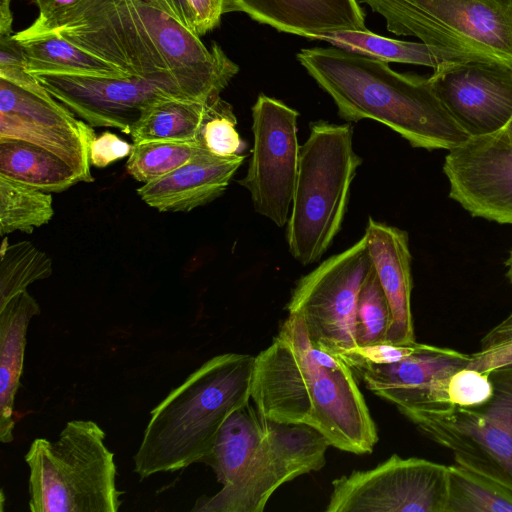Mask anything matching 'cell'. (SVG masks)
I'll list each match as a JSON object with an SVG mask.
<instances>
[{
    "label": "cell",
    "instance_id": "9a60e30c",
    "mask_svg": "<svg viewBox=\"0 0 512 512\" xmlns=\"http://www.w3.org/2000/svg\"><path fill=\"white\" fill-rule=\"evenodd\" d=\"M454 120L469 137L501 131L512 117V68L496 61L442 64L429 77Z\"/></svg>",
    "mask_w": 512,
    "mask_h": 512
},
{
    "label": "cell",
    "instance_id": "f35d334b",
    "mask_svg": "<svg viewBox=\"0 0 512 512\" xmlns=\"http://www.w3.org/2000/svg\"><path fill=\"white\" fill-rule=\"evenodd\" d=\"M11 0H0V36L13 35V16L10 7Z\"/></svg>",
    "mask_w": 512,
    "mask_h": 512
},
{
    "label": "cell",
    "instance_id": "7a4b0ae2",
    "mask_svg": "<svg viewBox=\"0 0 512 512\" xmlns=\"http://www.w3.org/2000/svg\"><path fill=\"white\" fill-rule=\"evenodd\" d=\"M297 60L348 122L371 119L414 148L451 151L470 137L436 95L429 77L332 46L302 49Z\"/></svg>",
    "mask_w": 512,
    "mask_h": 512
},
{
    "label": "cell",
    "instance_id": "f1b7e54d",
    "mask_svg": "<svg viewBox=\"0 0 512 512\" xmlns=\"http://www.w3.org/2000/svg\"><path fill=\"white\" fill-rule=\"evenodd\" d=\"M52 274V261L30 241L7 244L4 237L0 250V308L27 287Z\"/></svg>",
    "mask_w": 512,
    "mask_h": 512
},
{
    "label": "cell",
    "instance_id": "5b68a950",
    "mask_svg": "<svg viewBox=\"0 0 512 512\" xmlns=\"http://www.w3.org/2000/svg\"><path fill=\"white\" fill-rule=\"evenodd\" d=\"M351 124H310L300 146L286 239L301 264L319 261L341 229L351 183L362 159L353 149Z\"/></svg>",
    "mask_w": 512,
    "mask_h": 512
},
{
    "label": "cell",
    "instance_id": "52a82bcc",
    "mask_svg": "<svg viewBox=\"0 0 512 512\" xmlns=\"http://www.w3.org/2000/svg\"><path fill=\"white\" fill-rule=\"evenodd\" d=\"M398 36L512 68V0H363Z\"/></svg>",
    "mask_w": 512,
    "mask_h": 512
},
{
    "label": "cell",
    "instance_id": "7c38bea8",
    "mask_svg": "<svg viewBox=\"0 0 512 512\" xmlns=\"http://www.w3.org/2000/svg\"><path fill=\"white\" fill-rule=\"evenodd\" d=\"M299 113L282 101L259 94L252 107L254 144L245 187L257 213L278 227L288 222L298 173Z\"/></svg>",
    "mask_w": 512,
    "mask_h": 512
},
{
    "label": "cell",
    "instance_id": "ba28073f",
    "mask_svg": "<svg viewBox=\"0 0 512 512\" xmlns=\"http://www.w3.org/2000/svg\"><path fill=\"white\" fill-rule=\"evenodd\" d=\"M493 393L472 407L403 414L432 441L449 449L455 463L512 491V365L489 372Z\"/></svg>",
    "mask_w": 512,
    "mask_h": 512
},
{
    "label": "cell",
    "instance_id": "4dcf8cb0",
    "mask_svg": "<svg viewBox=\"0 0 512 512\" xmlns=\"http://www.w3.org/2000/svg\"><path fill=\"white\" fill-rule=\"evenodd\" d=\"M391 322V308L373 267L358 294L355 315L357 347L385 343Z\"/></svg>",
    "mask_w": 512,
    "mask_h": 512
},
{
    "label": "cell",
    "instance_id": "5bb4252c",
    "mask_svg": "<svg viewBox=\"0 0 512 512\" xmlns=\"http://www.w3.org/2000/svg\"><path fill=\"white\" fill-rule=\"evenodd\" d=\"M470 360V354L418 343L412 353L392 363L344 361L368 390L403 413L452 408L449 380L455 372L468 367Z\"/></svg>",
    "mask_w": 512,
    "mask_h": 512
},
{
    "label": "cell",
    "instance_id": "8d00e7d4",
    "mask_svg": "<svg viewBox=\"0 0 512 512\" xmlns=\"http://www.w3.org/2000/svg\"><path fill=\"white\" fill-rule=\"evenodd\" d=\"M195 16L196 32L205 35L220 23L223 0H187Z\"/></svg>",
    "mask_w": 512,
    "mask_h": 512
},
{
    "label": "cell",
    "instance_id": "ffe728a7",
    "mask_svg": "<svg viewBox=\"0 0 512 512\" xmlns=\"http://www.w3.org/2000/svg\"><path fill=\"white\" fill-rule=\"evenodd\" d=\"M373 267L391 308L392 322L386 342H415L411 311L413 287L408 233L369 217L365 233Z\"/></svg>",
    "mask_w": 512,
    "mask_h": 512
},
{
    "label": "cell",
    "instance_id": "1f68e13d",
    "mask_svg": "<svg viewBox=\"0 0 512 512\" xmlns=\"http://www.w3.org/2000/svg\"><path fill=\"white\" fill-rule=\"evenodd\" d=\"M232 106L220 96L210 100L200 131L199 142L210 153L221 157L243 154L244 142L236 129Z\"/></svg>",
    "mask_w": 512,
    "mask_h": 512
},
{
    "label": "cell",
    "instance_id": "d6986e66",
    "mask_svg": "<svg viewBox=\"0 0 512 512\" xmlns=\"http://www.w3.org/2000/svg\"><path fill=\"white\" fill-rule=\"evenodd\" d=\"M243 12L274 29L306 38L340 30H364L356 0H223V13Z\"/></svg>",
    "mask_w": 512,
    "mask_h": 512
},
{
    "label": "cell",
    "instance_id": "7402d4cb",
    "mask_svg": "<svg viewBox=\"0 0 512 512\" xmlns=\"http://www.w3.org/2000/svg\"><path fill=\"white\" fill-rule=\"evenodd\" d=\"M343 50L360 54L385 63L396 62L431 67L464 60H488L477 55L446 49L424 42L396 40L377 35L367 29L340 30L312 36Z\"/></svg>",
    "mask_w": 512,
    "mask_h": 512
},
{
    "label": "cell",
    "instance_id": "74e56055",
    "mask_svg": "<svg viewBox=\"0 0 512 512\" xmlns=\"http://www.w3.org/2000/svg\"><path fill=\"white\" fill-rule=\"evenodd\" d=\"M176 19L195 34L196 23L194 13L187 0H166ZM198 35V34H197Z\"/></svg>",
    "mask_w": 512,
    "mask_h": 512
},
{
    "label": "cell",
    "instance_id": "30bf717a",
    "mask_svg": "<svg viewBox=\"0 0 512 512\" xmlns=\"http://www.w3.org/2000/svg\"><path fill=\"white\" fill-rule=\"evenodd\" d=\"M331 446L316 428L265 418V435L241 476L213 496H201L194 512H261L273 493L298 476L321 470Z\"/></svg>",
    "mask_w": 512,
    "mask_h": 512
},
{
    "label": "cell",
    "instance_id": "3957f363",
    "mask_svg": "<svg viewBox=\"0 0 512 512\" xmlns=\"http://www.w3.org/2000/svg\"><path fill=\"white\" fill-rule=\"evenodd\" d=\"M51 33L130 76L190 99L170 70L192 58L199 38L176 19L166 0H82L41 37Z\"/></svg>",
    "mask_w": 512,
    "mask_h": 512
},
{
    "label": "cell",
    "instance_id": "d4e9b609",
    "mask_svg": "<svg viewBox=\"0 0 512 512\" xmlns=\"http://www.w3.org/2000/svg\"><path fill=\"white\" fill-rule=\"evenodd\" d=\"M26 68L33 75L129 77L126 72L72 44L56 33L21 43Z\"/></svg>",
    "mask_w": 512,
    "mask_h": 512
},
{
    "label": "cell",
    "instance_id": "6da1fadb",
    "mask_svg": "<svg viewBox=\"0 0 512 512\" xmlns=\"http://www.w3.org/2000/svg\"><path fill=\"white\" fill-rule=\"evenodd\" d=\"M251 401L262 417L312 426L345 452L371 453L378 441L352 370L340 355L316 347L296 315L288 314L255 356Z\"/></svg>",
    "mask_w": 512,
    "mask_h": 512
},
{
    "label": "cell",
    "instance_id": "484cf974",
    "mask_svg": "<svg viewBox=\"0 0 512 512\" xmlns=\"http://www.w3.org/2000/svg\"><path fill=\"white\" fill-rule=\"evenodd\" d=\"M181 98L159 101L145 109L131 128L133 142L198 141L209 102Z\"/></svg>",
    "mask_w": 512,
    "mask_h": 512
},
{
    "label": "cell",
    "instance_id": "ab89813d",
    "mask_svg": "<svg viewBox=\"0 0 512 512\" xmlns=\"http://www.w3.org/2000/svg\"><path fill=\"white\" fill-rule=\"evenodd\" d=\"M505 140L512 143V117L507 125L498 132Z\"/></svg>",
    "mask_w": 512,
    "mask_h": 512
},
{
    "label": "cell",
    "instance_id": "83f0119b",
    "mask_svg": "<svg viewBox=\"0 0 512 512\" xmlns=\"http://www.w3.org/2000/svg\"><path fill=\"white\" fill-rule=\"evenodd\" d=\"M54 215L51 193L0 175V235L32 233Z\"/></svg>",
    "mask_w": 512,
    "mask_h": 512
},
{
    "label": "cell",
    "instance_id": "8992f818",
    "mask_svg": "<svg viewBox=\"0 0 512 512\" xmlns=\"http://www.w3.org/2000/svg\"><path fill=\"white\" fill-rule=\"evenodd\" d=\"M91 420L67 422L56 441L36 438L25 454L32 512H116L114 454Z\"/></svg>",
    "mask_w": 512,
    "mask_h": 512
},
{
    "label": "cell",
    "instance_id": "2e32d148",
    "mask_svg": "<svg viewBox=\"0 0 512 512\" xmlns=\"http://www.w3.org/2000/svg\"><path fill=\"white\" fill-rule=\"evenodd\" d=\"M449 197L473 217L512 224V143L498 132L448 151Z\"/></svg>",
    "mask_w": 512,
    "mask_h": 512
},
{
    "label": "cell",
    "instance_id": "f546056e",
    "mask_svg": "<svg viewBox=\"0 0 512 512\" xmlns=\"http://www.w3.org/2000/svg\"><path fill=\"white\" fill-rule=\"evenodd\" d=\"M203 150L206 149L198 141L133 142L126 171L135 180L145 184L174 171Z\"/></svg>",
    "mask_w": 512,
    "mask_h": 512
},
{
    "label": "cell",
    "instance_id": "4316f807",
    "mask_svg": "<svg viewBox=\"0 0 512 512\" xmlns=\"http://www.w3.org/2000/svg\"><path fill=\"white\" fill-rule=\"evenodd\" d=\"M446 512H512V491L455 463L448 466Z\"/></svg>",
    "mask_w": 512,
    "mask_h": 512
},
{
    "label": "cell",
    "instance_id": "4fadbf2b",
    "mask_svg": "<svg viewBox=\"0 0 512 512\" xmlns=\"http://www.w3.org/2000/svg\"><path fill=\"white\" fill-rule=\"evenodd\" d=\"M91 125L76 118L41 84L23 89L0 79V138L42 147L66 162L81 182H92L89 147Z\"/></svg>",
    "mask_w": 512,
    "mask_h": 512
},
{
    "label": "cell",
    "instance_id": "e575fe53",
    "mask_svg": "<svg viewBox=\"0 0 512 512\" xmlns=\"http://www.w3.org/2000/svg\"><path fill=\"white\" fill-rule=\"evenodd\" d=\"M82 0H35L38 7L36 19L27 28L14 33L20 43L41 37L49 27L72 10Z\"/></svg>",
    "mask_w": 512,
    "mask_h": 512
},
{
    "label": "cell",
    "instance_id": "603a6c76",
    "mask_svg": "<svg viewBox=\"0 0 512 512\" xmlns=\"http://www.w3.org/2000/svg\"><path fill=\"white\" fill-rule=\"evenodd\" d=\"M264 435L265 418L250 400L227 417L202 463L213 469L222 486L230 485L250 464Z\"/></svg>",
    "mask_w": 512,
    "mask_h": 512
},
{
    "label": "cell",
    "instance_id": "60d3db41",
    "mask_svg": "<svg viewBox=\"0 0 512 512\" xmlns=\"http://www.w3.org/2000/svg\"><path fill=\"white\" fill-rule=\"evenodd\" d=\"M505 266L507 268L506 277L512 283V249L509 252V257L505 262Z\"/></svg>",
    "mask_w": 512,
    "mask_h": 512
},
{
    "label": "cell",
    "instance_id": "836d02e7",
    "mask_svg": "<svg viewBox=\"0 0 512 512\" xmlns=\"http://www.w3.org/2000/svg\"><path fill=\"white\" fill-rule=\"evenodd\" d=\"M493 393L489 372L465 367L455 372L448 384V397L452 405L472 407L485 403Z\"/></svg>",
    "mask_w": 512,
    "mask_h": 512
},
{
    "label": "cell",
    "instance_id": "e0dca14e",
    "mask_svg": "<svg viewBox=\"0 0 512 512\" xmlns=\"http://www.w3.org/2000/svg\"><path fill=\"white\" fill-rule=\"evenodd\" d=\"M58 101L92 127H111L125 134L142 112L170 98L169 89L138 77L103 78L79 75H34Z\"/></svg>",
    "mask_w": 512,
    "mask_h": 512
},
{
    "label": "cell",
    "instance_id": "ac0fdd59",
    "mask_svg": "<svg viewBox=\"0 0 512 512\" xmlns=\"http://www.w3.org/2000/svg\"><path fill=\"white\" fill-rule=\"evenodd\" d=\"M245 159L203 150L184 165L137 189L139 197L160 212H189L220 197Z\"/></svg>",
    "mask_w": 512,
    "mask_h": 512
},
{
    "label": "cell",
    "instance_id": "44dd1931",
    "mask_svg": "<svg viewBox=\"0 0 512 512\" xmlns=\"http://www.w3.org/2000/svg\"><path fill=\"white\" fill-rule=\"evenodd\" d=\"M40 307L27 290L0 308V441L13 440V408L23 371L26 332Z\"/></svg>",
    "mask_w": 512,
    "mask_h": 512
},
{
    "label": "cell",
    "instance_id": "d590c367",
    "mask_svg": "<svg viewBox=\"0 0 512 512\" xmlns=\"http://www.w3.org/2000/svg\"><path fill=\"white\" fill-rule=\"evenodd\" d=\"M131 150L132 144L121 139L115 133L105 131L96 136L90 144V163L97 168H104L117 160L128 157Z\"/></svg>",
    "mask_w": 512,
    "mask_h": 512
},
{
    "label": "cell",
    "instance_id": "8fae6325",
    "mask_svg": "<svg viewBox=\"0 0 512 512\" xmlns=\"http://www.w3.org/2000/svg\"><path fill=\"white\" fill-rule=\"evenodd\" d=\"M326 512H446L448 466L393 454L332 482Z\"/></svg>",
    "mask_w": 512,
    "mask_h": 512
},
{
    "label": "cell",
    "instance_id": "cb8c5ba5",
    "mask_svg": "<svg viewBox=\"0 0 512 512\" xmlns=\"http://www.w3.org/2000/svg\"><path fill=\"white\" fill-rule=\"evenodd\" d=\"M0 175L46 193H60L81 182L61 158L32 143L0 138Z\"/></svg>",
    "mask_w": 512,
    "mask_h": 512
},
{
    "label": "cell",
    "instance_id": "9c48e42d",
    "mask_svg": "<svg viewBox=\"0 0 512 512\" xmlns=\"http://www.w3.org/2000/svg\"><path fill=\"white\" fill-rule=\"evenodd\" d=\"M372 268L363 236L297 281L286 309L301 318L316 347L336 355L357 347V299Z\"/></svg>",
    "mask_w": 512,
    "mask_h": 512
},
{
    "label": "cell",
    "instance_id": "d6a6232c",
    "mask_svg": "<svg viewBox=\"0 0 512 512\" xmlns=\"http://www.w3.org/2000/svg\"><path fill=\"white\" fill-rule=\"evenodd\" d=\"M470 356L468 367L480 372L512 365V312L485 334L480 349Z\"/></svg>",
    "mask_w": 512,
    "mask_h": 512
},
{
    "label": "cell",
    "instance_id": "277c9868",
    "mask_svg": "<svg viewBox=\"0 0 512 512\" xmlns=\"http://www.w3.org/2000/svg\"><path fill=\"white\" fill-rule=\"evenodd\" d=\"M255 356L207 360L152 411L134 456L140 479L202 463L227 417L251 400Z\"/></svg>",
    "mask_w": 512,
    "mask_h": 512
}]
</instances>
